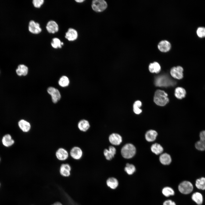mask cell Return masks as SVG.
I'll list each match as a JSON object with an SVG mask.
<instances>
[{
  "mask_svg": "<svg viewBox=\"0 0 205 205\" xmlns=\"http://www.w3.org/2000/svg\"><path fill=\"white\" fill-rule=\"evenodd\" d=\"M168 95L164 91L158 89L155 91L153 98L155 103L157 105L164 106L169 102Z\"/></svg>",
  "mask_w": 205,
  "mask_h": 205,
  "instance_id": "obj_1",
  "label": "cell"
},
{
  "mask_svg": "<svg viewBox=\"0 0 205 205\" xmlns=\"http://www.w3.org/2000/svg\"><path fill=\"white\" fill-rule=\"evenodd\" d=\"M155 85L159 87L173 86L175 84V82L165 75L157 76L155 79Z\"/></svg>",
  "mask_w": 205,
  "mask_h": 205,
  "instance_id": "obj_2",
  "label": "cell"
},
{
  "mask_svg": "<svg viewBox=\"0 0 205 205\" xmlns=\"http://www.w3.org/2000/svg\"><path fill=\"white\" fill-rule=\"evenodd\" d=\"M121 154L125 159H130L133 157L136 153V149L134 146L131 144H127L124 145L121 149Z\"/></svg>",
  "mask_w": 205,
  "mask_h": 205,
  "instance_id": "obj_3",
  "label": "cell"
},
{
  "mask_svg": "<svg viewBox=\"0 0 205 205\" xmlns=\"http://www.w3.org/2000/svg\"><path fill=\"white\" fill-rule=\"evenodd\" d=\"M92 8L94 11L101 12L104 11L107 7L106 2L104 0H93L91 4Z\"/></svg>",
  "mask_w": 205,
  "mask_h": 205,
  "instance_id": "obj_4",
  "label": "cell"
},
{
  "mask_svg": "<svg viewBox=\"0 0 205 205\" xmlns=\"http://www.w3.org/2000/svg\"><path fill=\"white\" fill-rule=\"evenodd\" d=\"M179 191L184 194L190 193L193 190V186L192 183L188 181H184L180 184L178 186Z\"/></svg>",
  "mask_w": 205,
  "mask_h": 205,
  "instance_id": "obj_5",
  "label": "cell"
},
{
  "mask_svg": "<svg viewBox=\"0 0 205 205\" xmlns=\"http://www.w3.org/2000/svg\"><path fill=\"white\" fill-rule=\"evenodd\" d=\"M183 69L181 66L174 67L171 69L170 73L174 78L178 79H182L183 77Z\"/></svg>",
  "mask_w": 205,
  "mask_h": 205,
  "instance_id": "obj_6",
  "label": "cell"
},
{
  "mask_svg": "<svg viewBox=\"0 0 205 205\" xmlns=\"http://www.w3.org/2000/svg\"><path fill=\"white\" fill-rule=\"evenodd\" d=\"M48 93L51 95L54 103H57L60 99L61 95L59 91L53 87H50L47 89Z\"/></svg>",
  "mask_w": 205,
  "mask_h": 205,
  "instance_id": "obj_7",
  "label": "cell"
},
{
  "mask_svg": "<svg viewBox=\"0 0 205 205\" xmlns=\"http://www.w3.org/2000/svg\"><path fill=\"white\" fill-rule=\"evenodd\" d=\"M55 155L59 160L63 161L67 159L69 153L67 150L63 148H60L56 151Z\"/></svg>",
  "mask_w": 205,
  "mask_h": 205,
  "instance_id": "obj_8",
  "label": "cell"
},
{
  "mask_svg": "<svg viewBox=\"0 0 205 205\" xmlns=\"http://www.w3.org/2000/svg\"><path fill=\"white\" fill-rule=\"evenodd\" d=\"M28 30L30 32L36 34L40 33L42 31L39 24L33 20H31L29 22Z\"/></svg>",
  "mask_w": 205,
  "mask_h": 205,
  "instance_id": "obj_9",
  "label": "cell"
},
{
  "mask_svg": "<svg viewBox=\"0 0 205 205\" xmlns=\"http://www.w3.org/2000/svg\"><path fill=\"white\" fill-rule=\"evenodd\" d=\"M70 154L71 157L76 160L80 159L82 157L83 152L81 149L77 146L74 147L71 149Z\"/></svg>",
  "mask_w": 205,
  "mask_h": 205,
  "instance_id": "obj_10",
  "label": "cell"
},
{
  "mask_svg": "<svg viewBox=\"0 0 205 205\" xmlns=\"http://www.w3.org/2000/svg\"><path fill=\"white\" fill-rule=\"evenodd\" d=\"M170 43L166 40L161 41L158 44L157 47L159 50L162 52H167L169 51L171 48Z\"/></svg>",
  "mask_w": 205,
  "mask_h": 205,
  "instance_id": "obj_11",
  "label": "cell"
},
{
  "mask_svg": "<svg viewBox=\"0 0 205 205\" xmlns=\"http://www.w3.org/2000/svg\"><path fill=\"white\" fill-rule=\"evenodd\" d=\"M109 140L111 144L117 145L121 144L122 142V138L120 134L116 133H113L109 136Z\"/></svg>",
  "mask_w": 205,
  "mask_h": 205,
  "instance_id": "obj_12",
  "label": "cell"
},
{
  "mask_svg": "<svg viewBox=\"0 0 205 205\" xmlns=\"http://www.w3.org/2000/svg\"><path fill=\"white\" fill-rule=\"evenodd\" d=\"M116 153L115 148L112 146H109L108 149H105L103 153L106 159L108 160H111L114 157Z\"/></svg>",
  "mask_w": 205,
  "mask_h": 205,
  "instance_id": "obj_13",
  "label": "cell"
},
{
  "mask_svg": "<svg viewBox=\"0 0 205 205\" xmlns=\"http://www.w3.org/2000/svg\"><path fill=\"white\" fill-rule=\"evenodd\" d=\"M78 36L77 31L73 28H70L66 33L65 37L69 41H73L77 39Z\"/></svg>",
  "mask_w": 205,
  "mask_h": 205,
  "instance_id": "obj_14",
  "label": "cell"
},
{
  "mask_svg": "<svg viewBox=\"0 0 205 205\" xmlns=\"http://www.w3.org/2000/svg\"><path fill=\"white\" fill-rule=\"evenodd\" d=\"M46 28L48 31L51 33L57 32L59 29L58 24L53 20L49 21L47 24Z\"/></svg>",
  "mask_w": 205,
  "mask_h": 205,
  "instance_id": "obj_15",
  "label": "cell"
},
{
  "mask_svg": "<svg viewBox=\"0 0 205 205\" xmlns=\"http://www.w3.org/2000/svg\"><path fill=\"white\" fill-rule=\"evenodd\" d=\"M18 124L20 129L24 132H27L30 130L31 124L26 120L21 119L19 121Z\"/></svg>",
  "mask_w": 205,
  "mask_h": 205,
  "instance_id": "obj_16",
  "label": "cell"
},
{
  "mask_svg": "<svg viewBox=\"0 0 205 205\" xmlns=\"http://www.w3.org/2000/svg\"><path fill=\"white\" fill-rule=\"evenodd\" d=\"M71 170V167L69 164L63 163L60 167V172L62 175L67 177L70 175Z\"/></svg>",
  "mask_w": 205,
  "mask_h": 205,
  "instance_id": "obj_17",
  "label": "cell"
},
{
  "mask_svg": "<svg viewBox=\"0 0 205 205\" xmlns=\"http://www.w3.org/2000/svg\"><path fill=\"white\" fill-rule=\"evenodd\" d=\"M186 94V91L183 88L178 87L176 88L175 91V95L178 99H181L184 98Z\"/></svg>",
  "mask_w": 205,
  "mask_h": 205,
  "instance_id": "obj_18",
  "label": "cell"
},
{
  "mask_svg": "<svg viewBox=\"0 0 205 205\" xmlns=\"http://www.w3.org/2000/svg\"><path fill=\"white\" fill-rule=\"evenodd\" d=\"M16 71L17 74L19 76H25L28 74V68L24 64H20L18 66Z\"/></svg>",
  "mask_w": 205,
  "mask_h": 205,
  "instance_id": "obj_19",
  "label": "cell"
},
{
  "mask_svg": "<svg viewBox=\"0 0 205 205\" xmlns=\"http://www.w3.org/2000/svg\"><path fill=\"white\" fill-rule=\"evenodd\" d=\"M106 184L108 187L112 189H114L118 186L119 183L118 180L116 178L111 177L107 180Z\"/></svg>",
  "mask_w": 205,
  "mask_h": 205,
  "instance_id": "obj_20",
  "label": "cell"
},
{
  "mask_svg": "<svg viewBox=\"0 0 205 205\" xmlns=\"http://www.w3.org/2000/svg\"><path fill=\"white\" fill-rule=\"evenodd\" d=\"M90 125L87 120L83 119L80 120L78 123V127L79 129L83 132L87 131L89 128Z\"/></svg>",
  "mask_w": 205,
  "mask_h": 205,
  "instance_id": "obj_21",
  "label": "cell"
},
{
  "mask_svg": "<svg viewBox=\"0 0 205 205\" xmlns=\"http://www.w3.org/2000/svg\"><path fill=\"white\" fill-rule=\"evenodd\" d=\"M161 69L159 63L156 62L151 63L149 66V70L151 73H158L160 71Z\"/></svg>",
  "mask_w": 205,
  "mask_h": 205,
  "instance_id": "obj_22",
  "label": "cell"
},
{
  "mask_svg": "<svg viewBox=\"0 0 205 205\" xmlns=\"http://www.w3.org/2000/svg\"><path fill=\"white\" fill-rule=\"evenodd\" d=\"M157 135V133L155 131L153 130H149L145 134V139L148 142L153 141L156 139Z\"/></svg>",
  "mask_w": 205,
  "mask_h": 205,
  "instance_id": "obj_23",
  "label": "cell"
},
{
  "mask_svg": "<svg viewBox=\"0 0 205 205\" xmlns=\"http://www.w3.org/2000/svg\"><path fill=\"white\" fill-rule=\"evenodd\" d=\"M192 200L198 205H201L203 202V197L202 194L198 192H196L192 194Z\"/></svg>",
  "mask_w": 205,
  "mask_h": 205,
  "instance_id": "obj_24",
  "label": "cell"
},
{
  "mask_svg": "<svg viewBox=\"0 0 205 205\" xmlns=\"http://www.w3.org/2000/svg\"><path fill=\"white\" fill-rule=\"evenodd\" d=\"M2 142L5 146L8 147L13 145L14 143V141L12 138L11 135L7 134L5 135L3 137Z\"/></svg>",
  "mask_w": 205,
  "mask_h": 205,
  "instance_id": "obj_25",
  "label": "cell"
},
{
  "mask_svg": "<svg viewBox=\"0 0 205 205\" xmlns=\"http://www.w3.org/2000/svg\"><path fill=\"white\" fill-rule=\"evenodd\" d=\"M159 160L161 163L164 165L169 164L171 162V159L170 156L167 153H164L161 155L159 157Z\"/></svg>",
  "mask_w": 205,
  "mask_h": 205,
  "instance_id": "obj_26",
  "label": "cell"
},
{
  "mask_svg": "<svg viewBox=\"0 0 205 205\" xmlns=\"http://www.w3.org/2000/svg\"><path fill=\"white\" fill-rule=\"evenodd\" d=\"M151 150L153 153L157 155L162 152L163 149L159 144L155 143L152 145L151 147Z\"/></svg>",
  "mask_w": 205,
  "mask_h": 205,
  "instance_id": "obj_27",
  "label": "cell"
},
{
  "mask_svg": "<svg viewBox=\"0 0 205 205\" xmlns=\"http://www.w3.org/2000/svg\"><path fill=\"white\" fill-rule=\"evenodd\" d=\"M196 188L202 190H205V178L202 177L197 179L195 183Z\"/></svg>",
  "mask_w": 205,
  "mask_h": 205,
  "instance_id": "obj_28",
  "label": "cell"
},
{
  "mask_svg": "<svg viewBox=\"0 0 205 205\" xmlns=\"http://www.w3.org/2000/svg\"><path fill=\"white\" fill-rule=\"evenodd\" d=\"M142 105V103L140 101H137L134 102L133 105V110L134 113L136 114H139L141 113L142 110L140 108Z\"/></svg>",
  "mask_w": 205,
  "mask_h": 205,
  "instance_id": "obj_29",
  "label": "cell"
},
{
  "mask_svg": "<svg viewBox=\"0 0 205 205\" xmlns=\"http://www.w3.org/2000/svg\"><path fill=\"white\" fill-rule=\"evenodd\" d=\"M69 81L68 78L65 76H63L60 78L58 83L61 87H64L68 85Z\"/></svg>",
  "mask_w": 205,
  "mask_h": 205,
  "instance_id": "obj_30",
  "label": "cell"
},
{
  "mask_svg": "<svg viewBox=\"0 0 205 205\" xmlns=\"http://www.w3.org/2000/svg\"><path fill=\"white\" fill-rule=\"evenodd\" d=\"M162 193L166 197L173 195L175 194L173 190L171 187L168 186L165 187L163 188Z\"/></svg>",
  "mask_w": 205,
  "mask_h": 205,
  "instance_id": "obj_31",
  "label": "cell"
},
{
  "mask_svg": "<svg viewBox=\"0 0 205 205\" xmlns=\"http://www.w3.org/2000/svg\"><path fill=\"white\" fill-rule=\"evenodd\" d=\"M124 171L129 175H132L136 171L134 166L132 164L127 163L124 168Z\"/></svg>",
  "mask_w": 205,
  "mask_h": 205,
  "instance_id": "obj_32",
  "label": "cell"
},
{
  "mask_svg": "<svg viewBox=\"0 0 205 205\" xmlns=\"http://www.w3.org/2000/svg\"><path fill=\"white\" fill-rule=\"evenodd\" d=\"M61 42L59 38H55L52 39L51 42V45L54 48H62V46Z\"/></svg>",
  "mask_w": 205,
  "mask_h": 205,
  "instance_id": "obj_33",
  "label": "cell"
},
{
  "mask_svg": "<svg viewBox=\"0 0 205 205\" xmlns=\"http://www.w3.org/2000/svg\"><path fill=\"white\" fill-rule=\"evenodd\" d=\"M196 33L199 38H203L205 37V27L204 26L198 27L196 30Z\"/></svg>",
  "mask_w": 205,
  "mask_h": 205,
  "instance_id": "obj_34",
  "label": "cell"
},
{
  "mask_svg": "<svg viewBox=\"0 0 205 205\" xmlns=\"http://www.w3.org/2000/svg\"><path fill=\"white\" fill-rule=\"evenodd\" d=\"M195 146L196 149L198 150L201 151L205 150V143L200 140L196 142Z\"/></svg>",
  "mask_w": 205,
  "mask_h": 205,
  "instance_id": "obj_35",
  "label": "cell"
},
{
  "mask_svg": "<svg viewBox=\"0 0 205 205\" xmlns=\"http://www.w3.org/2000/svg\"><path fill=\"white\" fill-rule=\"evenodd\" d=\"M44 0H33L32 3L34 6L36 8H39L43 4Z\"/></svg>",
  "mask_w": 205,
  "mask_h": 205,
  "instance_id": "obj_36",
  "label": "cell"
},
{
  "mask_svg": "<svg viewBox=\"0 0 205 205\" xmlns=\"http://www.w3.org/2000/svg\"><path fill=\"white\" fill-rule=\"evenodd\" d=\"M199 136L200 140L205 143V130H204L200 132V134Z\"/></svg>",
  "mask_w": 205,
  "mask_h": 205,
  "instance_id": "obj_37",
  "label": "cell"
},
{
  "mask_svg": "<svg viewBox=\"0 0 205 205\" xmlns=\"http://www.w3.org/2000/svg\"><path fill=\"white\" fill-rule=\"evenodd\" d=\"M163 205H176L174 202L171 200H167L163 203Z\"/></svg>",
  "mask_w": 205,
  "mask_h": 205,
  "instance_id": "obj_38",
  "label": "cell"
},
{
  "mask_svg": "<svg viewBox=\"0 0 205 205\" xmlns=\"http://www.w3.org/2000/svg\"><path fill=\"white\" fill-rule=\"evenodd\" d=\"M52 205H62V204L60 202H56Z\"/></svg>",
  "mask_w": 205,
  "mask_h": 205,
  "instance_id": "obj_39",
  "label": "cell"
},
{
  "mask_svg": "<svg viewBox=\"0 0 205 205\" xmlns=\"http://www.w3.org/2000/svg\"><path fill=\"white\" fill-rule=\"evenodd\" d=\"M85 1L84 0H75V1L78 3H82L84 1Z\"/></svg>",
  "mask_w": 205,
  "mask_h": 205,
  "instance_id": "obj_40",
  "label": "cell"
},
{
  "mask_svg": "<svg viewBox=\"0 0 205 205\" xmlns=\"http://www.w3.org/2000/svg\"></svg>",
  "mask_w": 205,
  "mask_h": 205,
  "instance_id": "obj_41",
  "label": "cell"
},
{
  "mask_svg": "<svg viewBox=\"0 0 205 205\" xmlns=\"http://www.w3.org/2000/svg\"></svg>",
  "mask_w": 205,
  "mask_h": 205,
  "instance_id": "obj_42",
  "label": "cell"
}]
</instances>
